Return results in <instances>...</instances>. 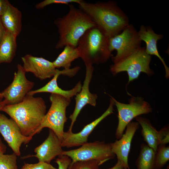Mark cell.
Instances as JSON below:
<instances>
[{"label": "cell", "instance_id": "1", "mask_svg": "<svg viewBox=\"0 0 169 169\" xmlns=\"http://www.w3.org/2000/svg\"><path fill=\"white\" fill-rule=\"evenodd\" d=\"M79 4V8L109 38L120 33L129 24L128 16L115 1L91 3L81 0Z\"/></svg>", "mask_w": 169, "mask_h": 169}, {"label": "cell", "instance_id": "2", "mask_svg": "<svg viewBox=\"0 0 169 169\" xmlns=\"http://www.w3.org/2000/svg\"><path fill=\"white\" fill-rule=\"evenodd\" d=\"M1 111L16 122L23 135L32 138L46 114V106L42 98L27 94L22 102L5 105Z\"/></svg>", "mask_w": 169, "mask_h": 169}, {"label": "cell", "instance_id": "3", "mask_svg": "<svg viewBox=\"0 0 169 169\" xmlns=\"http://www.w3.org/2000/svg\"><path fill=\"white\" fill-rule=\"evenodd\" d=\"M68 13L54 21L58 28L59 40L55 47L60 49L69 45L77 47L79 41L85 33L97 27L91 18L80 8L69 5Z\"/></svg>", "mask_w": 169, "mask_h": 169}, {"label": "cell", "instance_id": "4", "mask_svg": "<svg viewBox=\"0 0 169 169\" xmlns=\"http://www.w3.org/2000/svg\"><path fill=\"white\" fill-rule=\"evenodd\" d=\"M77 48L79 57L85 65L105 63L111 56L110 38L97 27L90 28L85 33Z\"/></svg>", "mask_w": 169, "mask_h": 169}, {"label": "cell", "instance_id": "5", "mask_svg": "<svg viewBox=\"0 0 169 169\" xmlns=\"http://www.w3.org/2000/svg\"><path fill=\"white\" fill-rule=\"evenodd\" d=\"M151 57L146 52L145 47H141L135 52L118 62L111 65L110 70L113 75L126 71L128 76V83L138 78L143 72L148 75L153 74L150 64Z\"/></svg>", "mask_w": 169, "mask_h": 169}, {"label": "cell", "instance_id": "6", "mask_svg": "<svg viewBox=\"0 0 169 169\" xmlns=\"http://www.w3.org/2000/svg\"><path fill=\"white\" fill-rule=\"evenodd\" d=\"M51 103L50 108L44 117L36 134L44 128H48L55 134L62 141L64 131V127L67 118L66 110L70 100L59 95L51 94L49 96Z\"/></svg>", "mask_w": 169, "mask_h": 169}, {"label": "cell", "instance_id": "7", "mask_svg": "<svg viewBox=\"0 0 169 169\" xmlns=\"http://www.w3.org/2000/svg\"><path fill=\"white\" fill-rule=\"evenodd\" d=\"M118 111V123L115 133L117 140L122 136L127 125L134 118L152 112V108L147 102L140 97H132L128 104L117 101L111 97Z\"/></svg>", "mask_w": 169, "mask_h": 169}, {"label": "cell", "instance_id": "8", "mask_svg": "<svg viewBox=\"0 0 169 169\" xmlns=\"http://www.w3.org/2000/svg\"><path fill=\"white\" fill-rule=\"evenodd\" d=\"M62 155H66L71 162L95 160L103 163L114 158L115 155L112 151L110 143L96 141L87 142L79 148L64 151Z\"/></svg>", "mask_w": 169, "mask_h": 169}, {"label": "cell", "instance_id": "9", "mask_svg": "<svg viewBox=\"0 0 169 169\" xmlns=\"http://www.w3.org/2000/svg\"><path fill=\"white\" fill-rule=\"evenodd\" d=\"M141 41L133 26L129 24L119 34L110 38V46L112 52L117 51L112 56L113 64L115 63L131 54L141 47Z\"/></svg>", "mask_w": 169, "mask_h": 169}, {"label": "cell", "instance_id": "10", "mask_svg": "<svg viewBox=\"0 0 169 169\" xmlns=\"http://www.w3.org/2000/svg\"><path fill=\"white\" fill-rule=\"evenodd\" d=\"M17 71L15 72L12 83L4 90L0 92V97L5 105H12L22 102L33 88L34 83L28 80L26 72L23 66L17 65Z\"/></svg>", "mask_w": 169, "mask_h": 169}, {"label": "cell", "instance_id": "11", "mask_svg": "<svg viewBox=\"0 0 169 169\" xmlns=\"http://www.w3.org/2000/svg\"><path fill=\"white\" fill-rule=\"evenodd\" d=\"M0 133L17 156L20 155L22 145L28 143L32 139L22 134L19 126L13 120L0 113Z\"/></svg>", "mask_w": 169, "mask_h": 169}, {"label": "cell", "instance_id": "12", "mask_svg": "<svg viewBox=\"0 0 169 169\" xmlns=\"http://www.w3.org/2000/svg\"><path fill=\"white\" fill-rule=\"evenodd\" d=\"M114 101L111 97L109 105L106 110L99 117L85 125L82 130L77 133L72 131L64 132L61 141L62 147L69 148L82 145L87 142L89 136L95 127L103 119L113 113Z\"/></svg>", "mask_w": 169, "mask_h": 169}, {"label": "cell", "instance_id": "13", "mask_svg": "<svg viewBox=\"0 0 169 169\" xmlns=\"http://www.w3.org/2000/svg\"><path fill=\"white\" fill-rule=\"evenodd\" d=\"M86 74L83 84L80 91L76 95L75 98V106L74 111L69 118L71 123L69 131H72L73 125L76 120L81 110L86 105L89 104L95 106L96 105L97 95L92 94L89 90L90 83L92 78L93 68L92 64L85 65Z\"/></svg>", "mask_w": 169, "mask_h": 169}, {"label": "cell", "instance_id": "14", "mask_svg": "<svg viewBox=\"0 0 169 169\" xmlns=\"http://www.w3.org/2000/svg\"><path fill=\"white\" fill-rule=\"evenodd\" d=\"M26 72H31L41 80L53 77L58 72L53 62L42 57L27 54L21 57Z\"/></svg>", "mask_w": 169, "mask_h": 169}, {"label": "cell", "instance_id": "15", "mask_svg": "<svg viewBox=\"0 0 169 169\" xmlns=\"http://www.w3.org/2000/svg\"><path fill=\"white\" fill-rule=\"evenodd\" d=\"M139 124L137 122H131L126 126L125 132L121 137L113 143H111L112 151L116 156L125 169H130L128 158L131 141Z\"/></svg>", "mask_w": 169, "mask_h": 169}, {"label": "cell", "instance_id": "16", "mask_svg": "<svg viewBox=\"0 0 169 169\" xmlns=\"http://www.w3.org/2000/svg\"><path fill=\"white\" fill-rule=\"evenodd\" d=\"M61 141L52 130L49 129V135L45 140L35 148L36 154L32 156L38 158L39 162L50 163L57 156L62 155Z\"/></svg>", "mask_w": 169, "mask_h": 169}, {"label": "cell", "instance_id": "17", "mask_svg": "<svg viewBox=\"0 0 169 169\" xmlns=\"http://www.w3.org/2000/svg\"><path fill=\"white\" fill-rule=\"evenodd\" d=\"M75 73V70L73 68L64 69L62 70H59L53 79L45 85L39 89L30 91L28 95H33L38 93L48 92L58 95L70 100L71 98L76 96L81 90L82 85L80 82H79L72 89L69 90H64L58 86L57 80L58 77L61 74L72 77L74 75Z\"/></svg>", "mask_w": 169, "mask_h": 169}, {"label": "cell", "instance_id": "18", "mask_svg": "<svg viewBox=\"0 0 169 169\" xmlns=\"http://www.w3.org/2000/svg\"><path fill=\"white\" fill-rule=\"evenodd\" d=\"M138 32L139 37L141 41L146 44L145 48L146 53L148 55H154L158 57L161 62L165 70V77L168 79L169 77V69L165 62L159 53L157 44L158 40L163 37L161 34L155 33L150 27H146L142 25L140 27Z\"/></svg>", "mask_w": 169, "mask_h": 169}, {"label": "cell", "instance_id": "19", "mask_svg": "<svg viewBox=\"0 0 169 169\" xmlns=\"http://www.w3.org/2000/svg\"><path fill=\"white\" fill-rule=\"evenodd\" d=\"M0 17L7 30L17 37L22 29L21 12L10 3L5 12Z\"/></svg>", "mask_w": 169, "mask_h": 169}, {"label": "cell", "instance_id": "20", "mask_svg": "<svg viewBox=\"0 0 169 169\" xmlns=\"http://www.w3.org/2000/svg\"><path fill=\"white\" fill-rule=\"evenodd\" d=\"M141 127V133L146 144L156 152L159 145V131L147 118L141 116L135 118Z\"/></svg>", "mask_w": 169, "mask_h": 169}, {"label": "cell", "instance_id": "21", "mask_svg": "<svg viewBox=\"0 0 169 169\" xmlns=\"http://www.w3.org/2000/svg\"><path fill=\"white\" fill-rule=\"evenodd\" d=\"M17 36L8 31L0 45V64L12 62L16 54Z\"/></svg>", "mask_w": 169, "mask_h": 169}, {"label": "cell", "instance_id": "22", "mask_svg": "<svg viewBox=\"0 0 169 169\" xmlns=\"http://www.w3.org/2000/svg\"><path fill=\"white\" fill-rule=\"evenodd\" d=\"M79 57L77 48L67 45L53 63L56 68L63 67L64 69H70L71 63Z\"/></svg>", "mask_w": 169, "mask_h": 169}, {"label": "cell", "instance_id": "23", "mask_svg": "<svg viewBox=\"0 0 169 169\" xmlns=\"http://www.w3.org/2000/svg\"><path fill=\"white\" fill-rule=\"evenodd\" d=\"M155 152L146 144L142 143L140 146L139 156L135 161L137 169H155Z\"/></svg>", "mask_w": 169, "mask_h": 169}, {"label": "cell", "instance_id": "24", "mask_svg": "<svg viewBox=\"0 0 169 169\" xmlns=\"http://www.w3.org/2000/svg\"><path fill=\"white\" fill-rule=\"evenodd\" d=\"M169 160V146L164 145H159L155 155V169H161Z\"/></svg>", "mask_w": 169, "mask_h": 169}, {"label": "cell", "instance_id": "25", "mask_svg": "<svg viewBox=\"0 0 169 169\" xmlns=\"http://www.w3.org/2000/svg\"><path fill=\"white\" fill-rule=\"evenodd\" d=\"M17 156L14 152L10 154H0V169H18Z\"/></svg>", "mask_w": 169, "mask_h": 169}, {"label": "cell", "instance_id": "26", "mask_svg": "<svg viewBox=\"0 0 169 169\" xmlns=\"http://www.w3.org/2000/svg\"><path fill=\"white\" fill-rule=\"evenodd\" d=\"M103 163L95 160L71 162L67 169H98Z\"/></svg>", "mask_w": 169, "mask_h": 169}, {"label": "cell", "instance_id": "27", "mask_svg": "<svg viewBox=\"0 0 169 169\" xmlns=\"http://www.w3.org/2000/svg\"><path fill=\"white\" fill-rule=\"evenodd\" d=\"M81 0H45L37 4L35 8L37 9H42L46 6L53 4H61L69 5L70 3H76L78 4Z\"/></svg>", "mask_w": 169, "mask_h": 169}, {"label": "cell", "instance_id": "28", "mask_svg": "<svg viewBox=\"0 0 169 169\" xmlns=\"http://www.w3.org/2000/svg\"><path fill=\"white\" fill-rule=\"evenodd\" d=\"M20 169H58L54 167L50 163L38 162L35 164L24 163Z\"/></svg>", "mask_w": 169, "mask_h": 169}, {"label": "cell", "instance_id": "29", "mask_svg": "<svg viewBox=\"0 0 169 169\" xmlns=\"http://www.w3.org/2000/svg\"><path fill=\"white\" fill-rule=\"evenodd\" d=\"M158 131L159 145H166L169 142V126H165Z\"/></svg>", "mask_w": 169, "mask_h": 169}, {"label": "cell", "instance_id": "30", "mask_svg": "<svg viewBox=\"0 0 169 169\" xmlns=\"http://www.w3.org/2000/svg\"><path fill=\"white\" fill-rule=\"evenodd\" d=\"M55 162L58 165V169H67L71 162V160L66 155H61L56 159Z\"/></svg>", "mask_w": 169, "mask_h": 169}, {"label": "cell", "instance_id": "31", "mask_svg": "<svg viewBox=\"0 0 169 169\" xmlns=\"http://www.w3.org/2000/svg\"><path fill=\"white\" fill-rule=\"evenodd\" d=\"M9 3L7 0H0V17L5 12Z\"/></svg>", "mask_w": 169, "mask_h": 169}, {"label": "cell", "instance_id": "32", "mask_svg": "<svg viewBox=\"0 0 169 169\" xmlns=\"http://www.w3.org/2000/svg\"><path fill=\"white\" fill-rule=\"evenodd\" d=\"M7 32L2 23L0 17V45L5 37Z\"/></svg>", "mask_w": 169, "mask_h": 169}, {"label": "cell", "instance_id": "33", "mask_svg": "<svg viewBox=\"0 0 169 169\" xmlns=\"http://www.w3.org/2000/svg\"><path fill=\"white\" fill-rule=\"evenodd\" d=\"M7 150V146L4 144L0 138V154H4Z\"/></svg>", "mask_w": 169, "mask_h": 169}, {"label": "cell", "instance_id": "34", "mask_svg": "<svg viewBox=\"0 0 169 169\" xmlns=\"http://www.w3.org/2000/svg\"><path fill=\"white\" fill-rule=\"evenodd\" d=\"M98 169H101L99 168ZM107 169H125L124 168L120 163V162L118 160H117V162L116 164L112 167L108 168Z\"/></svg>", "mask_w": 169, "mask_h": 169}, {"label": "cell", "instance_id": "35", "mask_svg": "<svg viewBox=\"0 0 169 169\" xmlns=\"http://www.w3.org/2000/svg\"><path fill=\"white\" fill-rule=\"evenodd\" d=\"M2 99H3L0 97V111H1L5 105Z\"/></svg>", "mask_w": 169, "mask_h": 169}]
</instances>
